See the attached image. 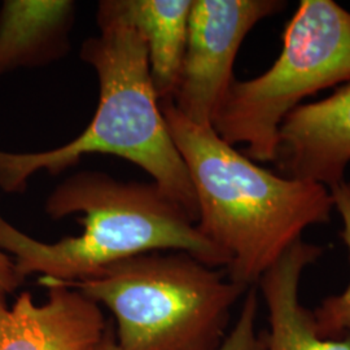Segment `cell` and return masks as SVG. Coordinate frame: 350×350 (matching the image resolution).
Segmentation results:
<instances>
[{
	"label": "cell",
	"instance_id": "6da1fadb",
	"mask_svg": "<svg viewBox=\"0 0 350 350\" xmlns=\"http://www.w3.org/2000/svg\"><path fill=\"white\" fill-rule=\"evenodd\" d=\"M160 107L195 189L196 227L228 257L230 280L256 287L309 227L331 221L335 206L328 188L265 169L212 126L191 122L173 101Z\"/></svg>",
	"mask_w": 350,
	"mask_h": 350
},
{
	"label": "cell",
	"instance_id": "7a4b0ae2",
	"mask_svg": "<svg viewBox=\"0 0 350 350\" xmlns=\"http://www.w3.org/2000/svg\"><path fill=\"white\" fill-rule=\"evenodd\" d=\"M52 219L83 214L78 237L43 243L16 228L0 214V250L12 254L24 282H72L107 266L156 252H186L208 266L227 267L228 257L204 238L179 205L156 183L124 182L101 172H79L55 188L44 204Z\"/></svg>",
	"mask_w": 350,
	"mask_h": 350
},
{
	"label": "cell",
	"instance_id": "3957f363",
	"mask_svg": "<svg viewBox=\"0 0 350 350\" xmlns=\"http://www.w3.org/2000/svg\"><path fill=\"white\" fill-rule=\"evenodd\" d=\"M99 30L81 49V59L95 70L99 82L91 122L77 138L53 150H0V189L23 193L37 173L59 175L88 154H113L150 174L196 225L195 189L152 85L146 43L131 26L109 24Z\"/></svg>",
	"mask_w": 350,
	"mask_h": 350
},
{
	"label": "cell",
	"instance_id": "277c9868",
	"mask_svg": "<svg viewBox=\"0 0 350 350\" xmlns=\"http://www.w3.org/2000/svg\"><path fill=\"white\" fill-rule=\"evenodd\" d=\"M39 283L73 288L107 306L121 350H218L232 308L250 289L175 250L138 254L79 280Z\"/></svg>",
	"mask_w": 350,
	"mask_h": 350
},
{
	"label": "cell",
	"instance_id": "5b68a950",
	"mask_svg": "<svg viewBox=\"0 0 350 350\" xmlns=\"http://www.w3.org/2000/svg\"><path fill=\"white\" fill-rule=\"evenodd\" d=\"M350 82V12L334 0H302L291 17L275 63L235 79L213 120L231 146L245 144L254 163H273L279 130L301 101Z\"/></svg>",
	"mask_w": 350,
	"mask_h": 350
},
{
	"label": "cell",
	"instance_id": "8992f818",
	"mask_svg": "<svg viewBox=\"0 0 350 350\" xmlns=\"http://www.w3.org/2000/svg\"><path fill=\"white\" fill-rule=\"evenodd\" d=\"M282 0H192L187 43L173 104L191 122L212 126L232 82L244 39L262 20L282 12Z\"/></svg>",
	"mask_w": 350,
	"mask_h": 350
},
{
	"label": "cell",
	"instance_id": "52a82bcc",
	"mask_svg": "<svg viewBox=\"0 0 350 350\" xmlns=\"http://www.w3.org/2000/svg\"><path fill=\"white\" fill-rule=\"evenodd\" d=\"M278 174L322 185L347 180L350 165V82L322 100L301 104L280 126L276 144Z\"/></svg>",
	"mask_w": 350,
	"mask_h": 350
},
{
	"label": "cell",
	"instance_id": "ba28073f",
	"mask_svg": "<svg viewBox=\"0 0 350 350\" xmlns=\"http://www.w3.org/2000/svg\"><path fill=\"white\" fill-rule=\"evenodd\" d=\"M36 304L23 292L13 306L0 297V350H96L108 322L100 305L73 288L51 284Z\"/></svg>",
	"mask_w": 350,
	"mask_h": 350
},
{
	"label": "cell",
	"instance_id": "9c48e42d",
	"mask_svg": "<svg viewBox=\"0 0 350 350\" xmlns=\"http://www.w3.org/2000/svg\"><path fill=\"white\" fill-rule=\"evenodd\" d=\"M325 253L319 244L304 239L292 245L258 280L269 318L263 350H350V332L323 338L317 332L313 310L300 297L305 270Z\"/></svg>",
	"mask_w": 350,
	"mask_h": 350
},
{
	"label": "cell",
	"instance_id": "30bf717a",
	"mask_svg": "<svg viewBox=\"0 0 350 350\" xmlns=\"http://www.w3.org/2000/svg\"><path fill=\"white\" fill-rule=\"evenodd\" d=\"M192 0H103L98 26L122 24L143 38L150 79L159 101H172L178 88L187 43Z\"/></svg>",
	"mask_w": 350,
	"mask_h": 350
},
{
	"label": "cell",
	"instance_id": "8fae6325",
	"mask_svg": "<svg viewBox=\"0 0 350 350\" xmlns=\"http://www.w3.org/2000/svg\"><path fill=\"white\" fill-rule=\"evenodd\" d=\"M72 0H5L0 7V77L62 60L70 51Z\"/></svg>",
	"mask_w": 350,
	"mask_h": 350
},
{
	"label": "cell",
	"instance_id": "7c38bea8",
	"mask_svg": "<svg viewBox=\"0 0 350 350\" xmlns=\"http://www.w3.org/2000/svg\"><path fill=\"white\" fill-rule=\"evenodd\" d=\"M329 191L342 225L338 235L348 250L350 263V182L344 180ZM313 315L317 332L323 338H338L350 332V280L341 292L322 300L313 309Z\"/></svg>",
	"mask_w": 350,
	"mask_h": 350
},
{
	"label": "cell",
	"instance_id": "4fadbf2b",
	"mask_svg": "<svg viewBox=\"0 0 350 350\" xmlns=\"http://www.w3.org/2000/svg\"><path fill=\"white\" fill-rule=\"evenodd\" d=\"M258 317V289L250 287L239 313L238 321L227 334L224 344L218 350H263L262 332H257ZM96 350H121L112 322H108L100 344Z\"/></svg>",
	"mask_w": 350,
	"mask_h": 350
},
{
	"label": "cell",
	"instance_id": "5bb4252c",
	"mask_svg": "<svg viewBox=\"0 0 350 350\" xmlns=\"http://www.w3.org/2000/svg\"><path fill=\"white\" fill-rule=\"evenodd\" d=\"M23 283L24 282L16 274L13 260L7 253L0 250V297L5 299Z\"/></svg>",
	"mask_w": 350,
	"mask_h": 350
}]
</instances>
